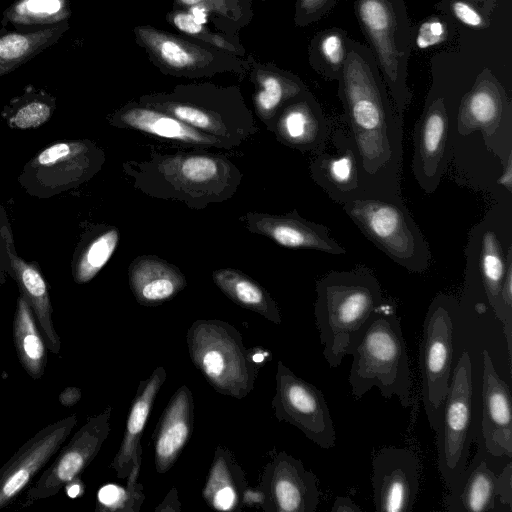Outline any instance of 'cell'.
<instances>
[{"label": "cell", "mask_w": 512, "mask_h": 512, "mask_svg": "<svg viewBox=\"0 0 512 512\" xmlns=\"http://www.w3.org/2000/svg\"><path fill=\"white\" fill-rule=\"evenodd\" d=\"M337 80L344 123L354 141L366 197L404 202L401 195L403 116L397 110L371 49L348 37Z\"/></svg>", "instance_id": "1"}, {"label": "cell", "mask_w": 512, "mask_h": 512, "mask_svg": "<svg viewBox=\"0 0 512 512\" xmlns=\"http://www.w3.org/2000/svg\"><path fill=\"white\" fill-rule=\"evenodd\" d=\"M123 172L143 194L184 203L193 210L231 199L243 174L229 158L206 152L151 151L146 160H128Z\"/></svg>", "instance_id": "2"}, {"label": "cell", "mask_w": 512, "mask_h": 512, "mask_svg": "<svg viewBox=\"0 0 512 512\" xmlns=\"http://www.w3.org/2000/svg\"><path fill=\"white\" fill-rule=\"evenodd\" d=\"M314 315L323 355L331 368L351 355L384 304L373 271L364 265L332 271L316 282Z\"/></svg>", "instance_id": "3"}, {"label": "cell", "mask_w": 512, "mask_h": 512, "mask_svg": "<svg viewBox=\"0 0 512 512\" xmlns=\"http://www.w3.org/2000/svg\"><path fill=\"white\" fill-rule=\"evenodd\" d=\"M138 102L219 139L228 150L239 147L258 131L252 111L236 86L179 84L171 91L142 95Z\"/></svg>", "instance_id": "4"}, {"label": "cell", "mask_w": 512, "mask_h": 512, "mask_svg": "<svg viewBox=\"0 0 512 512\" xmlns=\"http://www.w3.org/2000/svg\"><path fill=\"white\" fill-rule=\"evenodd\" d=\"M351 355L348 381L356 400L377 387L384 398L396 396L403 408L412 406L409 357L392 304L384 302Z\"/></svg>", "instance_id": "5"}, {"label": "cell", "mask_w": 512, "mask_h": 512, "mask_svg": "<svg viewBox=\"0 0 512 512\" xmlns=\"http://www.w3.org/2000/svg\"><path fill=\"white\" fill-rule=\"evenodd\" d=\"M354 11L397 110L412 100L408 64L413 31L405 0H355Z\"/></svg>", "instance_id": "6"}, {"label": "cell", "mask_w": 512, "mask_h": 512, "mask_svg": "<svg viewBox=\"0 0 512 512\" xmlns=\"http://www.w3.org/2000/svg\"><path fill=\"white\" fill-rule=\"evenodd\" d=\"M186 341L193 364L218 393L240 400L253 390L259 367L234 326L199 319L188 329Z\"/></svg>", "instance_id": "7"}, {"label": "cell", "mask_w": 512, "mask_h": 512, "mask_svg": "<svg viewBox=\"0 0 512 512\" xmlns=\"http://www.w3.org/2000/svg\"><path fill=\"white\" fill-rule=\"evenodd\" d=\"M342 207L363 235L392 261L413 273L428 270L432 253L404 202L362 197Z\"/></svg>", "instance_id": "8"}, {"label": "cell", "mask_w": 512, "mask_h": 512, "mask_svg": "<svg viewBox=\"0 0 512 512\" xmlns=\"http://www.w3.org/2000/svg\"><path fill=\"white\" fill-rule=\"evenodd\" d=\"M454 301L437 295L427 310L419 349L421 394L431 429L436 432L451 381Z\"/></svg>", "instance_id": "9"}, {"label": "cell", "mask_w": 512, "mask_h": 512, "mask_svg": "<svg viewBox=\"0 0 512 512\" xmlns=\"http://www.w3.org/2000/svg\"><path fill=\"white\" fill-rule=\"evenodd\" d=\"M472 362L463 352L451 374L442 418L436 431L438 468L449 488H459L472 442Z\"/></svg>", "instance_id": "10"}, {"label": "cell", "mask_w": 512, "mask_h": 512, "mask_svg": "<svg viewBox=\"0 0 512 512\" xmlns=\"http://www.w3.org/2000/svg\"><path fill=\"white\" fill-rule=\"evenodd\" d=\"M104 162L103 150L91 140L58 142L32 158L18 180L28 194L49 198L90 180Z\"/></svg>", "instance_id": "11"}, {"label": "cell", "mask_w": 512, "mask_h": 512, "mask_svg": "<svg viewBox=\"0 0 512 512\" xmlns=\"http://www.w3.org/2000/svg\"><path fill=\"white\" fill-rule=\"evenodd\" d=\"M456 121L463 136L480 131L486 147L502 165L512 154V104L490 70L484 69L462 97Z\"/></svg>", "instance_id": "12"}, {"label": "cell", "mask_w": 512, "mask_h": 512, "mask_svg": "<svg viewBox=\"0 0 512 512\" xmlns=\"http://www.w3.org/2000/svg\"><path fill=\"white\" fill-rule=\"evenodd\" d=\"M138 42L155 65L167 74L188 78L210 77L227 71H243L244 62L224 50L200 45L151 26L135 28Z\"/></svg>", "instance_id": "13"}, {"label": "cell", "mask_w": 512, "mask_h": 512, "mask_svg": "<svg viewBox=\"0 0 512 512\" xmlns=\"http://www.w3.org/2000/svg\"><path fill=\"white\" fill-rule=\"evenodd\" d=\"M274 415L298 428L323 449L336 444V431L321 390L296 376L282 361L277 363Z\"/></svg>", "instance_id": "14"}, {"label": "cell", "mask_w": 512, "mask_h": 512, "mask_svg": "<svg viewBox=\"0 0 512 512\" xmlns=\"http://www.w3.org/2000/svg\"><path fill=\"white\" fill-rule=\"evenodd\" d=\"M256 490L268 512H314L320 502L316 475L284 451L265 465Z\"/></svg>", "instance_id": "15"}, {"label": "cell", "mask_w": 512, "mask_h": 512, "mask_svg": "<svg viewBox=\"0 0 512 512\" xmlns=\"http://www.w3.org/2000/svg\"><path fill=\"white\" fill-rule=\"evenodd\" d=\"M111 407L90 417L87 422L61 448L54 462L29 488L25 504L56 495L64 485L94 460L110 433Z\"/></svg>", "instance_id": "16"}, {"label": "cell", "mask_w": 512, "mask_h": 512, "mask_svg": "<svg viewBox=\"0 0 512 512\" xmlns=\"http://www.w3.org/2000/svg\"><path fill=\"white\" fill-rule=\"evenodd\" d=\"M420 461L405 447H382L372 459V487L378 512H411L419 490Z\"/></svg>", "instance_id": "17"}, {"label": "cell", "mask_w": 512, "mask_h": 512, "mask_svg": "<svg viewBox=\"0 0 512 512\" xmlns=\"http://www.w3.org/2000/svg\"><path fill=\"white\" fill-rule=\"evenodd\" d=\"M77 423L69 415L38 431L0 468V510L28 486L34 476L61 448Z\"/></svg>", "instance_id": "18"}, {"label": "cell", "mask_w": 512, "mask_h": 512, "mask_svg": "<svg viewBox=\"0 0 512 512\" xmlns=\"http://www.w3.org/2000/svg\"><path fill=\"white\" fill-rule=\"evenodd\" d=\"M328 142L334 151L326 147L312 154L309 169L312 180L336 203H344L366 197L360 185V167L357 150L344 124H330Z\"/></svg>", "instance_id": "19"}, {"label": "cell", "mask_w": 512, "mask_h": 512, "mask_svg": "<svg viewBox=\"0 0 512 512\" xmlns=\"http://www.w3.org/2000/svg\"><path fill=\"white\" fill-rule=\"evenodd\" d=\"M448 113L443 97L427 103L417 121L413 140L412 172L420 188L433 193L448 166Z\"/></svg>", "instance_id": "20"}, {"label": "cell", "mask_w": 512, "mask_h": 512, "mask_svg": "<svg viewBox=\"0 0 512 512\" xmlns=\"http://www.w3.org/2000/svg\"><path fill=\"white\" fill-rule=\"evenodd\" d=\"M239 221L251 233L265 236L276 244L290 249H308L332 255L346 253L322 224L303 218L297 210L281 215L250 211Z\"/></svg>", "instance_id": "21"}, {"label": "cell", "mask_w": 512, "mask_h": 512, "mask_svg": "<svg viewBox=\"0 0 512 512\" xmlns=\"http://www.w3.org/2000/svg\"><path fill=\"white\" fill-rule=\"evenodd\" d=\"M266 128L283 145L312 154L324 149L330 133L322 107L308 89L287 101Z\"/></svg>", "instance_id": "22"}, {"label": "cell", "mask_w": 512, "mask_h": 512, "mask_svg": "<svg viewBox=\"0 0 512 512\" xmlns=\"http://www.w3.org/2000/svg\"><path fill=\"white\" fill-rule=\"evenodd\" d=\"M0 207V254L8 272L16 281L20 295L30 305L50 352L60 351V338L52 322V306L49 290L38 267L20 258L14 248V241L5 214L1 218Z\"/></svg>", "instance_id": "23"}, {"label": "cell", "mask_w": 512, "mask_h": 512, "mask_svg": "<svg viewBox=\"0 0 512 512\" xmlns=\"http://www.w3.org/2000/svg\"><path fill=\"white\" fill-rule=\"evenodd\" d=\"M108 122L116 128L134 130L178 145L228 150L219 139L138 101H131L116 110L108 117Z\"/></svg>", "instance_id": "24"}, {"label": "cell", "mask_w": 512, "mask_h": 512, "mask_svg": "<svg viewBox=\"0 0 512 512\" xmlns=\"http://www.w3.org/2000/svg\"><path fill=\"white\" fill-rule=\"evenodd\" d=\"M482 435L493 456H512L511 394L507 383L496 372L487 350L482 352Z\"/></svg>", "instance_id": "25"}, {"label": "cell", "mask_w": 512, "mask_h": 512, "mask_svg": "<svg viewBox=\"0 0 512 512\" xmlns=\"http://www.w3.org/2000/svg\"><path fill=\"white\" fill-rule=\"evenodd\" d=\"M194 424V402L190 389L182 385L173 394L153 434L156 471L166 473L188 443Z\"/></svg>", "instance_id": "26"}, {"label": "cell", "mask_w": 512, "mask_h": 512, "mask_svg": "<svg viewBox=\"0 0 512 512\" xmlns=\"http://www.w3.org/2000/svg\"><path fill=\"white\" fill-rule=\"evenodd\" d=\"M166 377V370L163 367H157L146 380L140 381L138 385L126 421L121 445L110 465L119 479H126L133 466L141 462L140 439L156 395L164 384Z\"/></svg>", "instance_id": "27"}, {"label": "cell", "mask_w": 512, "mask_h": 512, "mask_svg": "<svg viewBox=\"0 0 512 512\" xmlns=\"http://www.w3.org/2000/svg\"><path fill=\"white\" fill-rule=\"evenodd\" d=\"M128 279L136 301L144 306L161 305L187 286L185 275L177 266L155 255L133 259Z\"/></svg>", "instance_id": "28"}, {"label": "cell", "mask_w": 512, "mask_h": 512, "mask_svg": "<svg viewBox=\"0 0 512 512\" xmlns=\"http://www.w3.org/2000/svg\"><path fill=\"white\" fill-rule=\"evenodd\" d=\"M247 489L245 472L234 454L218 446L202 493L208 506L219 511H240Z\"/></svg>", "instance_id": "29"}, {"label": "cell", "mask_w": 512, "mask_h": 512, "mask_svg": "<svg viewBox=\"0 0 512 512\" xmlns=\"http://www.w3.org/2000/svg\"><path fill=\"white\" fill-rule=\"evenodd\" d=\"M69 21L33 32L0 29V77L48 49L68 31Z\"/></svg>", "instance_id": "30"}, {"label": "cell", "mask_w": 512, "mask_h": 512, "mask_svg": "<svg viewBox=\"0 0 512 512\" xmlns=\"http://www.w3.org/2000/svg\"><path fill=\"white\" fill-rule=\"evenodd\" d=\"M215 285L234 303L262 315L267 320L281 323L276 301L258 282L234 268H219L213 271Z\"/></svg>", "instance_id": "31"}, {"label": "cell", "mask_w": 512, "mask_h": 512, "mask_svg": "<svg viewBox=\"0 0 512 512\" xmlns=\"http://www.w3.org/2000/svg\"><path fill=\"white\" fill-rule=\"evenodd\" d=\"M496 475L484 460L466 468L459 488L445 498L448 511L494 512L496 506Z\"/></svg>", "instance_id": "32"}, {"label": "cell", "mask_w": 512, "mask_h": 512, "mask_svg": "<svg viewBox=\"0 0 512 512\" xmlns=\"http://www.w3.org/2000/svg\"><path fill=\"white\" fill-rule=\"evenodd\" d=\"M254 106L257 116L267 126L291 98L308 89L296 75L278 68L255 71Z\"/></svg>", "instance_id": "33"}, {"label": "cell", "mask_w": 512, "mask_h": 512, "mask_svg": "<svg viewBox=\"0 0 512 512\" xmlns=\"http://www.w3.org/2000/svg\"><path fill=\"white\" fill-rule=\"evenodd\" d=\"M13 339L24 370L33 379H40L47 362L46 347L37 328L35 315L22 295H19L16 303Z\"/></svg>", "instance_id": "34"}, {"label": "cell", "mask_w": 512, "mask_h": 512, "mask_svg": "<svg viewBox=\"0 0 512 512\" xmlns=\"http://www.w3.org/2000/svg\"><path fill=\"white\" fill-rule=\"evenodd\" d=\"M71 14L70 0H16L3 12L1 28L33 32L67 22Z\"/></svg>", "instance_id": "35"}, {"label": "cell", "mask_w": 512, "mask_h": 512, "mask_svg": "<svg viewBox=\"0 0 512 512\" xmlns=\"http://www.w3.org/2000/svg\"><path fill=\"white\" fill-rule=\"evenodd\" d=\"M348 34L339 27L318 32L310 42L309 62L324 79L337 81L347 57Z\"/></svg>", "instance_id": "36"}, {"label": "cell", "mask_w": 512, "mask_h": 512, "mask_svg": "<svg viewBox=\"0 0 512 512\" xmlns=\"http://www.w3.org/2000/svg\"><path fill=\"white\" fill-rule=\"evenodd\" d=\"M55 107L56 99L51 94L28 85L23 94L14 97L4 108L3 116L13 128H35L50 119Z\"/></svg>", "instance_id": "37"}, {"label": "cell", "mask_w": 512, "mask_h": 512, "mask_svg": "<svg viewBox=\"0 0 512 512\" xmlns=\"http://www.w3.org/2000/svg\"><path fill=\"white\" fill-rule=\"evenodd\" d=\"M479 267L488 302L500 320V292L506 271V254L497 234L492 230H486L482 235Z\"/></svg>", "instance_id": "38"}, {"label": "cell", "mask_w": 512, "mask_h": 512, "mask_svg": "<svg viewBox=\"0 0 512 512\" xmlns=\"http://www.w3.org/2000/svg\"><path fill=\"white\" fill-rule=\"evenodd\" d=\"M119 237L114 226L102 227L90 237L73 265L75 282L87 283L99 273L115 252Z\"/></svg>", "instance_id": "39"}, {"label": "cell", "mask_w": 512, "mask_h": 512, "mask_svg": "<svg viewBox=\"0 0 512 512\" xmlns=\"http://www.w3.org/2000/svg\"><path fill=\"white\" fill-rule=\"evenodd\" d=\"M140 463H136L128 477L126 487L108 484L100 488L97 494V511L138 512L145 499L142 485L137 483Z\"/></svg>", "instance_id": "40"}, {"label": "cell", "mask_w": 512, "mask_h": 512, "mask_svg": "<svg viewBox=\"0 0 512 512\" xmlns=\"http://www.w3.org/2000/svg\"><path fill=\"white\" fill-rule=\"evenodd\" d=\"M171 22L184 34L192 37L193 40L205 42L209 46L224 50L231 54H241V49L229 42L220 35L210 33V31L200 22L192 13L184 10L172 13Z\"/></svg>", "instance_id": "41"}, {"label": "cell", "mask_w": 512, "mask_h": 512, "mask_svg": "<svg viewBox=\"0 0 512 512\" xmlns=\"http://www.w3.org/2000/svg\"><path fill=\"white\" fill-rule=\"evenodd\" d=\"M501 317L503 332L507 343L509 360L512 358V247L506 252V271L500 292Z\"/></svg>", "instance_id": "42"}, {"label": "cell", "mask_w": 512, "mask_h": 512, "mask_svg": "<svg viewBox=\"0 0 512 512\" xmlns=\"http://www.w3.org/2000/svg\"><path fill=\"white\" fill-rule=\"evenodd\" d=\"M448 25L440 16H430L417 28L413 45L418 49L434 47L448 38Z\"/></svg>", "instance_id": "43"}, {"label": "cell", "mask_w": 512, "mask_h": 512, "mask_svg": "<svg viewBox=\"0 0 512 512\" xmlns=\"http://www.w3.org/2000/svg\"><path fill=\"white\" fill-rule=\"evenodd\" d=\"M338 0H297L294 22L297 26H308L322 19Z\"/></svg>", "instance_id": "44"}, {"label": "cell", "mask_w": 512, "mask_h": 512, "mask_svg": "<svg viewBox=\"0 0 512 512\" xmlns=\"http://www.w3.org/2000/svg\"><path fill=\"white\" fill-rule=\"evenodd\" d=\"M177 3L182 7H189V9H196L201 11L205 16L209 12L211 14L223 16L231 20H235V16L232 14L238 8V3H244V0H176Z\"/></svg>", "instance_id": "45"}, {"label": "cell", "mask_w": 512, "mask_h": 512, "mask_svg": "<svg viewBox=\"0 0 512 512\" xmlns=\"http://www.w3.org/2000/svg\"><path fill=\"white\" fill-rule=\"evenodd\" d=\"M449 10L456 20L470 28L483 29L488 25L479 10L466 0H452Z\"/></svg>", "instance_id": "46"}, {"label": "cell", "mask_w": 512, "mask_h": 512, "mask_svg": "<svg viewBox=\"0 0 512 512\" xmlns=\"http://www.w3.org/2000/svg\"><path fill=\"white\" fill-rule=\"evenodd\" d=\"M496 495L501 504L507 505L511 511L512 505V464L509 462L503 471L496 476Z\"/></svg>", "instance_id": "47"}, {"label": "cell", "mask_w": 512, "mask_h": 512, "mask_svg": "<svg viewBox=\"0 0 512 512\" xmlns=\"http://www.w3.org/2000/svg\"><path fill=\"white\" fill-rule=\"evenodd\" d=\"M361 508L347 496H337L331 512H361Z\"/></svg>", "instance_id": "48"}, {"label": "cell", "mask_w": 512, "mask_h": 512, "mask_svg": "<svg viewBox=\"0 0 512 512\" xmlns=\"http://www.w3.org/2000/svg\"><path fill=\"white\" fill-rule=\"evenodd\" d=\"M81 398V390L77 387H67L59 395V401L63 406L75 405Z\"/></svg>", "instance_id": "49"}, {"label": "cell", "mask_w": 512, "mask_h": 512, "mask_svg": "<svg viewBox=\"0 0 512 512\" xmlns=\"http://www.w3.org/2000/svg\"><path fill=\"white\" fill-rule=\"evenodd\" d=\"M497 183L512 192V154L508 156L503 164L502 174L497 179Z\"/></svg>", "instance_id": "50"}, {"label": "cell", "mask_w": 512, "mask_h": 512, "mask_svg": "<svg viewBox=\"0 0 512 512\" xmlns=\"http://www.w3.org/2000/svg\"><path fill=\"white\" fill-rule=\"evenodd\" d=\"M64 487L66 488V492L70 498L79 497L84 492V485L81 481L80 475L67 482Z\"/></svg>", "instance_id": "51"}, {"label": "cell", "mask_w": 512, "mask_h": 512, "mask_svg": "<svg viewBox=\"0 0 512 512\" xmlns=\"http://www.w3.org/2000/svg\"><path fill=\"white\" fill-rule=\"evenodd\" d=\"M175 501H179L177 491L175 488H172L164 501L155 509V511H179L177 507L173 506V502Z\"/></svg>", "instance_id": "52"}, {"label": "cell", "mask_w": 512, "mask_h": 512, "mask_svg": "<svg viewBox=\"0 0 512 512\" xmlns=\"http://www.w3.org/2000/svg\"><path fill=\"white\" fill-rule=\"evenodd\" d=\"M269 355V352L262 349L261 347H255L250 349V356L252 361L259 365L265 361V358Z\"/></svg>", "instance_id": "53"}, {"label": "cell", "mask_w": 512, "mask_h": 512, "mask_svg": "<svg viewBox=\"0 0 512 512\" xmlns=\"http://www.w3.org/2000/svg\"><path fill=\"white\" fill-rule=\"evenodd\" d=\"M5 272H6V265H5L3 257L0 254V285L3 281Z\"/></svg>", "instance_id": "54"}]
</instances>
